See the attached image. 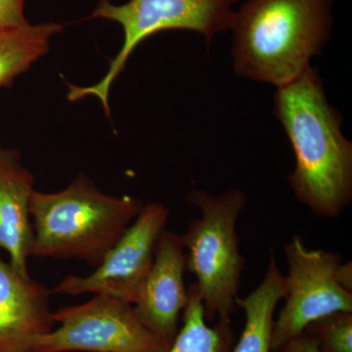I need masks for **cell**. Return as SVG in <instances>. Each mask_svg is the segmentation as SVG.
Instances as JSON below:
<instances>
[{
  "label": "cell",
  "mask_w": 352,
  "mask_h": 352,
  "mask_svg": "<svg viewBox=\"0 0 352 352\" xmlns=\"http://www.w3.org/2000/svg\"><path fill=\"white\" fill-rule=\"evenodd\" d=\"M274 115L295 155L288 182L296 200L317 217L337 219L352 200V143L316 69L277 88Z\"/></svg>",
  "instance_id": "6da1fadb"
},
{
  "label": "cell",
  "mask_w": 352,
  "mask_h": 352,
  "mask_svg": "<svg viewBox=\"0 0 352 352\" xmlns=\"http://www.w3.org/2000/svg\"><path fill=\"white\" fill-rule=\"evenodd\" d=\"M336 0H247L236 9L234 71L277 88L310 68L332 36Z\"/></svg>",
  "instance_id": "7a4b0ae2"
},
{
  "label": "cell",
  "mask_w": 352,
  "mask_h": 352,
  "mask_svg": "<svg viewBox=\"0 0 352 352\" xmlns=\"http://www.w3.org/2000/svg\"><path fill=\"white\" fill-rule=\"evenodd\" d=\"M143 206L140 199L104 193L82 175L61 191H34L31 256L78 259L97 268Z\"/></svg>",
  "instance_id": "3957f363"
},
{
  "label": "cell",
  "mask_w": 352,
  "mask_h": 352,
  "mask_svg": "<svg viewBox=\"0 0 352 352\" xmlns=\"http://www.w3.org/2000/svg\"><path fill=\"white\" fill-rule=\"evenodd\" d=\"M187 201L201 217L191 220L182 234L186 270L196 277L206 319L230 323L237 309L245 259L241 254L237 223L247 205L242 190H226L212 195L194 190Z\"/></svg>",
  "instance_id": "277c9868"
},
{
  "label": "cell",
  "mask_w": 352,
  "mask_h": 352,
  "mask_svg": "<svg viewBox=\"0 0 352 352\" xmlns=\"http://www.w3.org/2000/svg\"><path fill=\"white\" fill-rule=\"evenodd\" d=\"M239 0H129L116 6L100 0L92 13L98 18L118 23L124 31V43L110 62L100 82L89 87L69 85V101L87 96L100 100L109 112V94L118 76L124 71L132 51L157 32L170 30L196 32L210 43L217 34L230 31L235 6Z\"/></svg>",
  "instance_id": "5b68a950"
},
{
  "label": "cell",
  "mask_w": 352,
  "mask_h": 352,
  "mask_svg": "<svg viewBox=\"0 0 352 352\" xmlns=\"http://www.w3.org/2000/svg\"><path fill=\"white\" fill-rule=\"evenodd\" d=\"M60 327L41 336L31 352H166L170 344L139 320L133 305L95 295L53 312Z\"/></svg>",
  "instance_id": "8992f818"
},
{
  "label": "cell",
  "mask_w": 352,
  "mask_h": 352,
  "mask_svg": "<svg viewBox=\"0 0 352 352\" xmlns=\"http://www.w3.org/2000/svg\"><path fill=\"white\" fill-rule=\"evenodd\" d=\"M288 273L284 275L285 305L273 325L271 349L305 332L309 324L335 312H352V292L339 283V252L309 249L302 236L283 245Z\"/></svg>",
  "instance_id": "52a82bcc"
},
{
  "label": "cell",
  "mask_w": 352,
  "mask_h": 352,
  "mask_svg": "<svg viewBox=\"0 0 352 352\" xmlns=\"http://www.w3.org/2000/svg\"><path fill=\"white\" fill-rule=\"evenodd\" d=\"M170 214V208L164 204H144L140 214L94 273L85 277L68 275L51 292L69 296H108L135 305Z\"/></svg>",
  "instance_id": "ba28073f"
},
{
  "label": "cell",
  "mask_w": 352,
  "mask_h": 352,
  "mask_svg": "<svg viewBox=\"0 0 352 352\" xmlns=\"http://www.w3.org/2000/svg\"><path fill=\"white\" fill-rule=\"evenodd\" d=\"M186 270L182 234L166 229L133 307L141 323L168 344H173L179 331L180 315L188 303V288L184 281Z\"/></svg>",
  "instance_id": "9c48e42d"
},
{
  "label": "cell",
  "mask_w": 352,
  "mask_h": 352,
  "mask_svg": "<svg viewBox=\"0 0 352 352\" xmlns=\"http://www.w3.org/2000/svg\"><path fill=\"white\" fill-rule=\"evenodd\" d=\"M52 292L0 259V352H31L53 330Z\"/></svg>",
  "instance_id": "30bf717a"
},
{
  "label": "cell",
  "mask_w": 352,
  "mask_h": 352,
  "mask_svg": "<svg viewBox=\"0 0 352 352\" xmlns=\"http://www.w3.org/2000/svg\"><path fill=\"white\" fill-rule=\"evenodd\" d=\"M34 177L22 164L16 150L0 144V249L10 258V265L29 277L28 259L31 256L34 227L31 201Z\"/></svg>",
  "instance_id": "8fae6325"
},
{
  "label": "cell",
  "mask_w": 352,
  "mask_h": 352,
  "mask_svg": "<svg viewBox=\"0 0 352 352\" xmlns=\"http://www.w3.org/2000/svg\"><path fill=\"white\" fill-rule=\"evenodd\" d=\"M286 296L284 275L271 256L263 281L251 294L237 300L245 314L239 342L231 352H273L271 349L275 311Z\"/></svg>",
  "instance_id": "7c38bea8"
},
{
  "label": "cell",
  "mask_w": 352,
  "mask_h": 352,
  "mask_svg": "<svg viewBox=\"0 0 352 352\" xmlns=\"http://www.w3.org/2000/svg\"><path fill=\"white\" fill-rule=\"evenodd\" d=\"M62 29L61 25L45 23L0 32V88L10 85L47 53L51 38Z\"/></svg>",
  "instance_id": "4fadbf2b"
},
{
  "label": "cell",
  "mask_w": 352,
  "mask_h": 352,
  "mask_svg": "<svg viewBox=\"0 0 352 352\" xmlns=\"http://www.w3.org/2000/svg\"><path fill=\"white\" fill-rule=\"evenodd\" d=\"M188 303L183 311V326L166 352H231L230 323L217 321L210 327L195 282L188 287Z\"/></svg>",
  "instance_id": "5bb4252c"
},
{
  "label": "cell",
  "mask_w": 352,
  "mask_h": 352,
  "mask_svg": "<svg viewBox=\"0 0 352 352\" xmlns=\"http://www.w3.org/2000/svg\"><path fill=\"white\" fill-rule=\"evenodd\" d=\"M305 333L318 342L322 352H352V312H335L309 324Z\"/></svg>",
  "instance_id": "9a60e30c"
},
{
  "label": "cell",
  "mask_w": 352,
  "mask_h": 352,
  "mask_svg": "<svg viewBox=\"0 0 352 352\" xmlns=\"http://www.w3.org/2000/svg\"><path fill=\"white\" fill-rule=\"evenodd\" d=\"M30 25L24 14V0H0V32Z\"/></svg>",
  "instance_id": "2e32d148"
},
{
  "label": "cell",
  "mask_w": 352,
  "mask_h": 352,
  "mask_svg": "<svg viewBox=\"0 0 352 352\" xmlns=\"http://www.w3.org/2000/svg\"><path fill=\"white\" fill-rule=\"evenodd\" d=\"M273 352H322L318 342L303 332Z\"/></svg>",
  "instance_id": "e0dca14e"
},
{
  "label": "cell",
  "mask_w": 352,
  "mask_h": 352,
  "mask_svg": "<svg viewBox=\"0 0 352 352\" xmlns=\"http://www.w3.org/2000/svg\"><path fill=\"white\" fill-rule=\"evenodd\" d=\"M338 280L339 283L346 289L347 291L352 292V266L351 261L349 263L340 264L339 270H338Z\"/></svg>",
  "instance_id": "ac0fdd59"
}]
</instances>
